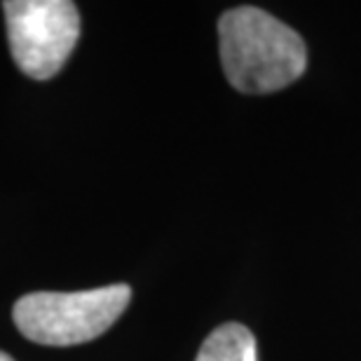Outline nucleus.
<instances>
[{"label":"nucleus","mask_w":361,"mask_h":361,"mask_svg":"<svg viewBox=\"0 0 361 361\" xmlns=\"http://www.w3.org/2000/svg\"><path fill=\"white\" fill-rule=\"evenodd\" d=\"M0 361H14L10 355H5V352H0Z\"/></svg>","instance_id":"5"},{"label":"nucleus","mask_w":361,"mask_h":361,"mask_svg":"<svg viewBox=\"0 0 361 361\" xmlns=\"http://www.w3.org/2000/svg\"><path fill=\"white\" fill-rule=\"evenodd\" d=\"M132 300L127 284L90 291H35L14 302V324L28 341L49 348H71L106 334Z\"/></svg>","instance_id":"2"},{"label":"nucleus","mask_w":361,"mask_h":361,"mask_svg":"<svg viewBox=\"0 0 361 361\" xmlns=\"http://www.w3.org/2000/svg\"><path fill=\"white\" fill-rule=\"evenodd\" d=\"M219 40L223 73L237 92H279L307 68V49L300 35L258 7L228 10L219 19Z\"/></svg>","instance_id":"1"},{"label":"nucleus","mask_w":361,"mask_h":361,"mask_svg":"<svg viewBox=\"0 0 361 361\" xmlns=\"http://www.w3.org/2000/svg\"><path fill=\"white\" fill-rule=\"evenodd\" d=\"M254 334L242 324H223L214 329L197 352L195 361H258Z\"/></svg>","instance_id":"4"},{"label":"nucleus","mask_w":361,"mask_h":361,"mask_svg":"<svg viewBox=\"0 0 361 361\" xmlns=\"http://www.w3.org/2000/svg\"><path fill=\"white\" fill-rule=\"evenodd\" d=\"M7 40L17 66L33 80L61 71L80 38V14L68 0H7Z\"/></svg>","instance_id":"3"}]
</instances>
